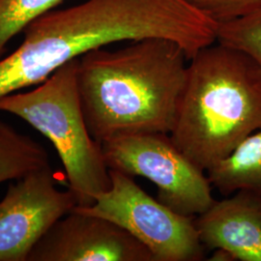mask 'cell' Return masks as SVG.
Wrapping results in <instances>:
<instances>
[{
	"label": "cell",
	"instance_id": "1",
	"mask_svg": "<svg viewBox=\"0 0 261 261\" xmlns=\"http://www.w3.org/2000/svg\"><path fill=\"white\" fill-rule=\"evenodd\" d=\"M23 33L17 49L0 59V98L113 43L163 38L191 58L210 42L212 21L182 0H86L47 12Z\"/></svg>",
	"mask_w": 261,
	"mask_h": 261
},
{
	"label": "cell",
	"instance_id": "2",
	"mask_svg": "<svg viewBox=\"0 0 261 261\" xmlns=\"http://www.w3.org/2000/svg\"><path fill=\"white\" fill-rule=\"evenodd\" d=\"M188 60L177 43L163 38L81 56L77 85L94 140L102 143L125 135H169L186 85Z\"/></svg>",
	"mask_w": 261,
	"mask_h": 261
},
{
	"label": "cell",
	"instance_id": "3",
	"mask_svg": "<svg viewBox=\"0 0 261 261\" xmlns=\"http://www.w3.org/2000/svg\"><path fill=\"white\" fill-rule=\"evenodd\" d=\"M189 61L169 136L206 171L261 129V71L250 56L218 42Z\"/></svg>",
	"mask_w": 261,
	"mask_h": 261
},
{
	"label": "cell",
	"instance_id": "4",
	"mask_svg": "<svg viewBox=\"0 0 261 261\" xmlns=\"http://www.w3.org/2000/svg\"><path fill=\"white\" fill-rule=\"evenodd\" d=\"M79 58L60 67L28 92L0 98V112L18 116L54 144L77 206L92 205L112 185L102 144L84 118L77 85Z\"/></svg>",
	"mask_w": 261,
	"mask_h": 261
},
{
	"label": "cell",
	"instance_id": "5",
	"mask_svg": "<svg viewBox=\"0 0 261 261\" xmlns=\"http://www.w3.org/2000/svg\"><path fill=\"white\" fill-rule=\"evenodd\" d=\"M101 144L109 169L147 178L158 188L159 201L178 214L196 217L214 203L205 171L187 158L168 134L125 135Z\"/></svg>",
	"mask_w": 261,
	"mask_h": 261
},
{
	"label": "cell",
	"instance_id": "6",
	"mask_svg": "<svg viewBox=\"0 0 261 261\" xmlns=\"http://www.w3.org/2000/svg\"><path fill=\"white\" fill-rule=\"evenodd\" d=\"M111 188L93 204L75 208L110 220L147 247L156 261H199L204 258L195 217L178 214L146 194L133 179L110 169Z\"/></svg>",
	"mask_w": 261,
	"mask_h": 261
},
{
	"label": "cell",
	"instance_id": "7",
	"mask_svg": "<svg viewBox=\"0 0 261 261\" xmlns=\"http://www.w3.org/2000/svg\"><path fill=\"white\" fill-rule=\"evenodd\" d=\"M47 165L18 179L0 201V261H28L35 245L77 206L75 194L57 188Z\"/></svg>",
	"mask_w": 261,
	"mask_h": 261
},
{
	"label": "cell",
	"instance_id": "8",
	"mask_svg": "<svg viewBox=\"0 0 261 261\" xmlns=\"http://www.w3.org/2000/svg\"><path fill=\"white\" fill-rule=\"evenodd\" d=\"M28 261H156L118 224L75 208L53 224Z\"/></svg>",
	"mask_w": 261,
	"mask_h": 261
},
{
	"label": "cell",
	"instance_id": "9",
	"mask_svg": "<svg viewBox=\"0 0 261 261\" xmlns=\"http://www.w3.org/2000/svg\"><path fill=\"white\" fill-rule=\"evenodd\" d=\"M205 249H224L236 260L261 261V197L248 191L216 201L195 217Z\"/></svg>",
	"mask_w": 261,
	"mask_h": 261
},
{
	"label": "cell",
	"instance_id": "10",
	"mask_svg": "<svg viewBox=\"0 0 261 261\" xmlns=\"http://www.w3.org/2000/svg\"><path fill=\"white\" fill-rule=\"evenodd\" d=\"M205 172L211 185L223 196L248 191L261 197V129Z\"/></svg>",
	"mask_w": 261,
	"mask_h": 261
},
{
	"label": "cell",
	"instance_id": "11",
	"mask_svg": "<svg viewBox=\"0 0 261 261\" xmlns=\"http://www.w3.org/2000/svg\"><path fill=\"white\" fill-rule=\"evenodd\" d=\"M47 165V150L0 119V183L24 177Z\"/></svg>",
	"mask_w": 261,
	"mask_h": 261
},
{
	"label": "cell",
	"instance_id": "12",
	"mask_svg": "<svg viewBox=\"0 0 261 261\" xmlns=\"http://www.w3.org/2000/svg\"><path fill=\"white\" fill-rule=\"evenodd\" d=\"M65 0H0V59L11 40Z\"/></svg>",
	"mask_w": 261,
	"mask_h": 261
},
{
	"label": "cell",
	"instance_id": "13",
	"mask_svg": "<svg viewBox=\"0 0 261 261\" xmlns=\"http://www.w3.org/2000/svg\"><path fill=\"white\" fill-rule=\"evenodd\" d=\"M216 42L250 56L261 71V6L238 19L218 24Z\"/></svg>",
	"mask_w": 261,
	"mask_h": 261
},
{
	"label": "cell",
	"instance_id": "14",
	"mask_svg": "<svg viewBox=\"0 0 261 261\" xmlns=\"http://www.w3.org/2000/svg\"><path fill=\"white\" fill-rule=\"evenodd\" d=\"M217 24L238 19L261 6V0H182Z\"/></svg>",
	"mask_w": 261,
	"mask_h": 261
},
{
	"label": "cell",
	"instance_id": "15",
	"mask_svg": "<svg viewBox=\"0 0 261 261\" xmlns=\"http://www.w3.org/2000/svg\"><path fill=\"white\" fill-rule=\"evenodd\" d=\"M211 261H236L233 254L224 249H215L213 254L209 258Z\"/></svg>",
	"mask_w": 261,
	"mask_h": 261
}]
</instances>
